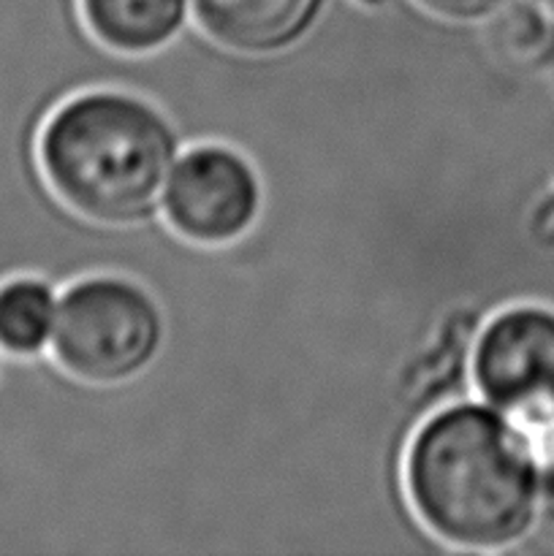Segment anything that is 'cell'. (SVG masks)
Listing matches in <instances>:
<instances>
[{
  "label": "cell",
  "mask_w": 554,
  "mask_h": 556,
  "mask_svg": "<svg viewBox=\"0 0 554 556\" xmlns=\"http://www.w3.org/2000/svg\"><path fill=\"white\" fill-rule=\"evenodd\" d=\"M541 525L549 532V538L554 541V472L549 478H543L541 489Z\"/></svg>",
  "instance_id": "cell-11"
},
{
  "label": "cell",
  "mask_w": 554,
  "mask_h": 556,
  "mask_svg": "<svg viewBox=\"0 0 554 556\" xmlns=\"http://www.w3.org/2000/svg\"><path fill=\"white\" fill-rule=\"evenodd\" d=\"M324 0H193L201 30L237 54L286 52L315 25Z\"/></svg>",
  "instance_id": "cell-6"
},
{
  "label": "cell",
  "mask_w": 554,
  "mask_h": 556,
  "mask_svg": "<svg viewBox=\"0 0 554 556\" xmlns=\"http://www.w3.org/2000/svg\"><path fill=\"white\" fill-rule=\"evenodd\" d=\"M358 3H362V5H380V3H386V0H358Z\"/></svg>",
  "instance_id": "cell-12"
},
{
  "label": "cell",
  "mask_w": 554,
  "mask_h": 556,
  "mask_svg": "<svg viewBox=\"0 0 554 556\" xmlns=\"http://www.w3.org/2000/svg\"><path fill=\"white\" fill-rule=\"evenodd\" d=\"M541 472L514 424L487 402L432 413L411 438L405 492L445 546L505 552L541 519Z\"/></svg>",
  "instance_id": "cell-1"
},
{
  "label": "cell",
  "mask_w": 554,
  "mask_h": 556,
  "mask_svg": "<svg viewBox=\"0 0 554 556\" xmlns=\"http://www.w3.org/2000/svg\"><path fill=\"white\" fill-rule=\"evenodd\" d=\"M427 14L445 22H478L500 9L505 0H416Z\"/></svg>",
  "instance_id": "cell-10"
},
{
  "label": "cell",
  "mask_w": 554,
  "mask_h": 556,
  "mask_svg": "<svg viewBox=\"0 0 554 556\" xmlns=\"http://www.w3.org/2000/svg\"><path fill=\"white\" fill-rule=\"evenodd\" d=\"M261 204L264 190L248 157L231 147L199 144L174 163L161 210L177 237L221 248L255 226Z\"/></svg>",
  "instance_id": "cell-5"
},
{
  "label": "cell",
  "mask_w": 554,
  "mask_h": 556,
  "mask_svg": "<svg viewBox=\"0 0 554 556\" xmlns=\"http://www.w3.org/2000/svg\"><path fill=\"white\" fill-rule=\"evenodd\" d=\"M478 396L516 429L554 418V309L516 304L494 315L473 348Z\"/></svg>",
  "instance_id": "cell-4"
},
{
  "label": "cell",
  "mask_w": 554,
  "mask_h": 556,
  "mask_svg": "<svg viewBox=\"0 0 554 556\" xmlns=\"http://www.w3.org/2000/svg\"><path fill=\"white\" fill-rule=\"evenodd\" d=\"M193 0H79V14L101 47L150 54L182 33Z\"/></svg>",
  "instance_id": "cell-7"
},
{
  "label": "cell",
  "mask_w": 554,
  "mask_h": 556,
  "mask_svg": "<svg viewBox=\"0 0 554 556\" xmlns=\"http://www.w3.org/2000/svg\"><path fill=\"white\" fill-rule=\"evenodd\" d=\"M163 340L166 320L147 288L96 275L60 296L49 351L74 380L123 386L152 367Z\"/></svg>",
  "instance_id": "cell-3"
},
{
  "label": "cell",
  "mask_w": 554,
  "mask_h": 556,
  "mask_svg": "<svg viewBox=\"0 0 554 556\" xmlns=\"http://www.w3.org/2000/svg\"><path fill=\"white\" fill-rule=\"evenodd\" d=\"M52 288L36 277H14L0 286V351L9 356H36L49 348L58 320Z\"/></svg>",
  "instance_id": "cell-9"
},
{
  "label": "cell",
  "mask_w": 554,
  "mask_h": 556,
  "mask_svg": "<svg viewBox=\"0 0 554 556\" xmlns=\"http://www.w3.org/2000/svg\"><path fill=\"white\" fill-rule=\"evenodd\" d=\"M538 3H543V5H546V9L554 14V0H538Z\"/></svg>",
  "instance_id": "cell-13"
},
{
  "label": "cell",
  "mask_w": 554,
  "mask_h": 556,
  "mask_svg": "<svg viewBox=\"0 0 554 556\" xmlns=\"http://www.w3.org/2000/svg\"><path fill=\"white\" fill-rule=\"evenodd\" d=\"M487 43L514 71H538L554 58V14L538 0H505L487 16Z\"/></svg>",
  "instance_id": "cell-8"
},
{
  "label": "cell",
  "mask_w": 554,
  "mask_h": 556,
  "mask_svg": "<svg viewBox=\"0 0 554 556\" xmlns=\"http://www.w3.org/2000/svg\"><path fill=\"white\" fill-rule=\"evenodd\" d=\"M179 141L161 109L123 90L60 103L38 134V168L58 201L98 226H139L163 204Z\"/></svg>",
  "instance_id": "cell-2"
}]
</instances>
